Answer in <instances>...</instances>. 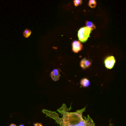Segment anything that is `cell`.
<instances>
[{
	"label": "cell",
	"mask_w": 126,
	"mask_h": 126,
	"mask_svg": "<svg viewBox=\"0 0 126 126\" xmlns=\"http://www.w3.org/2000/svg\"><path fill=\"white\" fill-rule=\"evenodd\" d=\"M71 107L67 108L65 104L58 109L57 111L62 115L60 118L59 115L55 112H52L47 110H43L42 112L47 116L54 119L60 126H95L93 120L88 115L87 118H83V112L85 111L86 107L78 110L74 112H70Z\"/></svg>",
	"instance_id": "cell-1"
},
{
	"label": "cell",
	"mask_w": 126,
	"mask_h": 126,
	"mask_svg": "<svg viewBox=\"0 0 126 126\" xmlns=\"http://www.w3.org/2000/svg\"><path fill=\"white\" fill-rule=\"evenodd\" d=\"M92 30L87 27L80 28L78 32L79 40L82 42H85L88 39Z\"/></svg>",
	"instance_id": "cell-2"
},
{
	"label": "cell",
	"mask_w": 126,
	"mask_h": 126,
	"mask_svg": "<svg viewBox=\"0 0 126 126\" xmlns=\"http://www.w3.org/2000/svg\"><path fill=\"white\" fill-rule=\"evenodd\" d=\"M104 64L106 68L111 69L113 67L115 63V60L113 56H108L104 60Z\"/></svg>",
	"instance_id": "cell-3"
},
{
	"label": "cell",
	"mask_w": 126,
	"mask_h": 126,
	"mask_svg": "<svg viewBox=\"0 0 126 126\" xmlns=\"http://www.w3.org/2000/svg\"><path fill=\"white\" fill-rule=\"evenodd\" d=\"M72 51L75 53H77L82 49V45L80 41H74L72 43Z\"/></svg>",
	"instance_id": "cell-4"
},
{
	"label": "cell",
	"mask_w": 126,
	"mask_h": 126,
	"mask_svg": "<svg viewBox=\"0 0 126 126\" xmlns=\"http://www.w3.org/2000/svg\"><path fill=\"white\" fill-rule=\"evenodd\" d=\"M51 77L53 80L55 81H57L59 80L60 77V72L57 69H54L52 70V71L51 72L50 74Z\"/></svg>",
	"instance_id": "cell-5"
},
{
	"label": "cell",
	"mask_w": 126,
	"mask_h": 126,
	"mask_svg": "<svg viewBox=\"0 0 126 126\" xmlns=\"http://www.w3.org/2000/svg\"><path fill=\"white\" fill-rule=\"evenodd\" d=\"M91 63L85 58L83 59L80 62V66L83 69H85L89 67L91 65Z\"/></svg>",
	"instance_id": "cell-6"
},
{
	"label": "cell",
	"mask_w": 126,
	"mask_h": 126,
	"mask_svg": "<svg viewBox=\"0 0 126 126\" xmlns=\"http://www.w3.org/2000/svg\"><path fill=\"white\" fill-rule=\"evenodd\" d=\"M80 84L83 87H88L90 86V82L88 79L84 78L80 81Z\"/></svg>",
	"instance_id": "cell-7"
},
{
	"label": "cell",
	"mask_w": 126,
	"mask_h": 126,
	"mask_svg": "<svg viewBox=\"0 0 126 126\" xmlns=\"http://www.w3.org/2000/svg\"><path fill=\"white\" fill-rule=\"evenodd\" d=\"M86 24V27L90 28L92 30H94L96 28L94 24L91 21H87Z\"/></svg>",
	"instance_id": "cell-8"
},
{
	"label": "cell",
	"mask_w": 126,
	"mask_h": 126,
	"mask_svg": "<svg viewBox=\"0 0 126 126\" xmlns=\"http://www.w3.org/2000/svg\"><path fill=\"white\" fill-rule=\"evenodd\" d=\"M88 5L91 8H94L96 5V2L95 0H90L88 2Z\"/></svg>",
	"instance_id": "cell-9"
},
{
	"label": "cell",
	"mask_w": 126,
	"mask_h": 126,
	"mask_svg": "<svg viewBox=\"0 0 126 126\" xmlns=\"http://www.w3.org/2000/svg\"><path fill=\"white\" fill-rule=\"evenodd\" d=\"M31 34V31L29 29H26L23 32V35L25 37L28 38Z\"/></svg>",
	"instance_id": "cell-10"
},
{
	"label": "cell",
	"mask_w": 126,
	"mask_h": 126,
	"mask_svg": "<svg viewBox=\"0 0 126 126\" xmlns=\"http://www.w3.org/2000/svg\"><path fill=\"white\" fill-rule=\"evenodd\" d=\"M82 3V0H74V3L75 6H77Z\"/></svg>",
	"instance_id": "cell-11"
},
{
	"label": "cell",
	"mask_w": 126,
	"mask_h": 126,
	"mask_svg": "<svg viewBox=\"0 0 126 126\" xmlns=\"http://www.w3.org/2000/svg\"><path fill=\"white\" fill-rule=\"evenodd\" d=\"M34 126H43L41 123H36L34 124Z\"/></svg>",
	"instance_id": "cell-12"
},
{
	"label": "cell",
	"mask_w": 126,
	"mask_h": 126,
	"mask_svg": "<svg viewBox=\"0 0 126 126\" xmlns=\"http://www.w3.org/2000/svg\"><path fill=\"white\" fill-rule=\"evenodd\" d=\"M9 126H17L15 124H11L9 125Z\"/></svg>",
	"instance_id": "cell-13"
},
{
	"label": "cell",
	"mask_w": 126,
	"mask_h": 126,
	"mask_svg": "<svg viewBox=\"0 0 126 126\" xmlns=\"http://www.w3.org/2000/svg\"><path fill=\"white\" fill-rule=\"evenodd\" d=\"M19 126H25L24 125H20Z\"/></svg>",
	"instance_id": "cell-14"
}]
</instances>
